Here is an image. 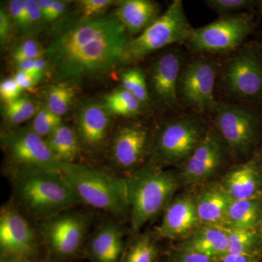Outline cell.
Segmentation results:
<instances>
[{"label":"cell","mask_w":262,"mask_h":262,"mask_svg":"<svg viewBox=\"0 0 262 262\" xmlns=\"http://www.w3.org/2000/svg\"><path fill=\"white\" fill-rule=\"evenodd\" d=\"M129 40L115 15L69 18L52 29L43 58L57 79L79 83L121 64Z\"/></svg>","instance_id":"obj_1"},{"label":"cell","mask_w":262,"mask_h":262,"mask_svg":"<svg viewBox=\"0 0 262 262\" xmlns=\"http://www.w3.org/2000/svg\"><path fill=\"white\" fill-rule=\"evenodd\" d=\"M13 190L11 201L33 223L82 203L60 170L5 168Z\"/></svg>","instance_id":"obj_2"},{"label":"cell","mask_w":262,"mask_h":262,"mask_svg":"<svg viewBox=\"0 0 262 262\" xmlns=\"http://www.w3.org/2000/svg\"><path fill=\"white\" fill-rule=\"evenodd\" d=\"M81 203L117 219L130 214L126 180L112 170L80 163L58 165Z\"/></svg>","instance_id":"obj_3"},{"label":"cell","mask_w":262,"mask_h":262,"mask_svg":"<svg viewBox=\"0 0 262 262\" xmlns=\"http://www.w3.org/2000/svg\"><path fill=\"white\" fill-rule=\"evenodd\" d=\"M125 178L131 228L137 232L167 207L178 188V178L151 160Z\"/></svg>","instance_id":"obj_4"},{"label":"cell","mask_w":262,"mask_h":262,"mask_svg":"<svg viewBox=\"0 0 262 262\" xmlns=\"http://www.w3.org/2000/svg\"><path fill=\"white\" fill-rule=\"evenodd\" d=\"M93 225L91 213L75 208L34 224L43 253L53 262H72L84 258V247Z\"/></svg>","instance_id":"obj_5"},{"label":"cell","mask_w":262,"mask_h":262,"mask_svg":"<svg viewBox=\"0 0 262 262\" xmlns=\"http://www.w3.org/2000/svg\"><path fill=\"white\" fill-rule=\"evenodd\" d=\"M192 30L182 1L174 0L154 23L130 39L124 49L121 64L136 63L170 45L187 42Z\"/></svg>","instance_id":"obj_6"},{"label":"cell","mask_w":262,"mask_h":262,"mask_svg":"<svg viewBox=\"0 0 262 262\" xmlns=\"http://www.w3.org/2000/svg\"><path fill=\"white\" fill-rule=\"evenodd\" d=\"M0 145L6 168H39L59 170L60 162L52 153L46 139L30 126L8 128L1 133Z\"/></svg>","instance_id":"obj_7"},{"label":"cell","mask_w":262,"mask_h":262,"mask_svg":"<svg viewBox=\"0 0 262 262\" xmlns=\"http://www.w3.org/2000/svg\"><path fill=\"white\" fill-rule=\"evenodd\" d=\"M205 133L201 124L189 117L165 122L152 139L150 160L161 166L186 161Z\"/></svg>","instance_id":"obj_8"},{"label":"cell","mask_w":262,"mask_h":262,"mask_svg":"<svg viewBox=\"0 0 262 262\" xmlns=\"http://www.w3.org/2000/svg\"><path fill=\"white\" fill-rule=\"evenodd\" d=\"M253 27V18L249 13L225 15L193 29L187 42L195 52L227 53L238 48L252 32Z\"/></svg>","instance_id":"obj_9"},{"label":"cell","mask_w":262,"mask_h":262,"mask_svg":"<svg viewBox=\"0 0 262 262\" xmlns=\"http://www.w3.org/2000/svg\"><path fill=\"white\" fill-rule=\"evenodd\" d=\"M42 246L35 225L11 200L0 208V256L41 257Z\"/></svg>","instance_id":"obj_10"},{"label":"cell","mask_w":262,"mask_h":262,"mask_svg":"<svg viewBox=\"0 0 262 262\" xmlns=\"http://www.w3.org/2000/svg\"><path fill=\"white\" fill-rule=\"evenodd\" d=\"M151 143L149 130L141 124L131 122L119 127L110 142L112 170L120 172L119 176L123 174L124 178L134 173L144 165V160L151 153Z\"/></svg>","instance_id":"obj_11"},{"label":"cell","mask_w":262,"mask_h":262,"mask_svg":"<svg viewBox=\"0 0 262 262\" xmlns=\"http://www.w3.org/2000/svg\"><path fill=\"white\" fill-rule=\"evenodd\" d=\"M227 91L250 101L262 99V54L256 48L241 50L227 63L224 73Z\"/></svg>","instance_id":"obj_12"},{"label":"cell","mask_w":262,"mask_h":262,"mask_svg":"<svg viewBox=\"0 0 262 262\" xmlns=\"http://www.w3.org/2000/svg\"><path fill=\"white\" fill-rule=\"evenodd\" d=\"M215 126L229 149L237 154L250 151L257 140L260 120L256 114L228 104L215 107Z\"/></svg>","instance_id":"obj_13"},{"label":"cell","mask_w":262,"mask_h":262,"mask_svg":"<svg viewBox=\"0 0 262 262\" xmlns=\"http://www.w3.org/2000/svg\"><path fill=\"white\" fill-rule=\"evenodd\" d=\"M217 68L215 62L198 58L186 66L179 79V92L189 106L203 112L213 107Z\"/></svg>","instance_id":"obj_14"},{"label":"cell","mask_w":262,"mask_h":262,"mask_svg":"<svg viewBox=\"0 0 262 262\" xmlns=\"http://www.w3.org/2000/svg\"><path fill=\"white\" fill-rule=\"evenodd\" d=\"M182 56L172 50L163 53L151 66L148 87L150 98L162 107L173 108L178 103Z\"/></svg>","instance_id":"obj_15"},{"label":"cell","mask_w":262,"mask_h":262,"mask_svg":"<svg viewBox=\"0 0 262 262\" xmlns=\"http://www.w3.org/2000/svg\"><path fill=\"white\" fill-rule=\"evenodd\" d=\"M225 143L219 133L206 131L195 149L186 160L182 178L189 184L208 180L223 163Z\"/></svg>","instance_id":"obj_16"},{"label":"cell","mask_w":262,"mask_h":262,"mask_svg":"<svg viewBox=\"0 0 262 262\" xmlns=\"http://www.w3.org/2000/svg\"><path fill=\"white\" fill-rule=\"evenodd\" d=\"M111 125L112 115L103 103L84 104L77 113L75 129L82 150L93 154L104 150Z\"/></svg>","instance_id":"obj_17"},{"label":"cell","mask_w":262,"mask_h":262,"mask_svg":"<svg viewBox=\"0 0 262 262\" xmlns=\"http://www.w3.org/2000/svg\"><path fill=\"white\" fill-rule=\"evenodd\" d=\"M125 229L118 221L103 220L90 234L84 247V258L91 262H122Z\"/></svg>","instance_id":"obj_18"},{"label":"cell","mask_w":262,"mask_h":262,"mask_svg":"<svg viewBox=\"0 0 262 262\" xmlns=\"http://www.w3.org/2000/svg\"><path fill=\"white\" fill-rule=\"evenodd\" d=\"M200 223L195 201L191 196L183 195L167 206L157 232L165 238H179L192 232Z\"/></svg>","instance_id":"obj_19"},{"label":"cell","mask_w":262,"mask_h":262,"mask_svg":"<svg viewBox=\"0 0 262 262\" xmlns=\"http://www.w3.org/2000/svg\"><path fill=\"white\" fill-rule=\"evenodd\" d=\"M128 37L141 34L159 18L160 8L151 0H122L117 3L115 13Z\"/></svg>","instance_id":"obj_20"},{"label":"cell","mask_w":262,"mask_h":262,"mask_svg":"<svg viewBox=\"0 0 262 262\" xmlns=\"http://www.w3.org/2000/svg\"><path fill=\"white\" fill-rule=\"evenodd\" d=\"M222 187L233 201L262 195V173L256 160H250L232 169Z\"/></svg>","instance_id":"obj_21"},{"label":"cell","mask_w":262,"mask_h":262,"mask_svg":"<svg viewBox=\"0 0 262 262\" xmlns=\"http://www.w3.org/2000/svg\"><path fill=\"white\" fill-rule=\"evenodd\" d=\"M227 248L228 237L225 227L206 225L191 234L182 250L194 251L218 260L227 254Z\"/></svg>","instance_id":"obj_22"},{"label":"cell","mask_w":262,"mask_h":262,"mask_svg":"<svg viewBox=\"0 0 262 262\" xmlns=\"http://www.w3.org/2000/svg\"><path fill=\"white\" fill-rule=\"evenodd\" d=\"M232 201L222 185L202 191L195 201L200 222L225 227L227 211Z\"/></svg>","instance_id":"obj_23"},{"label":"cell","mask_w":262,"mask_h":262,"mask_svg":"<svg viewBox=\"0 0 262 262\" xmlns=\"http://www.w3.org/2000/svg\"><path fill=\"white\" fill-rule=\"evenodd\" d=\"M262 224V195L232 201L227 211L225 227L257 230Z\"/></svg>","instance_id":"obj_24"},{"label":"cell","mask_w":262,"mask_h":262,"mask_svg":"<svg viewBox=\"0 0 262 262\" xmlns=\"http://www.w3.org/2000/svg\"><path fill=\"white\" fill-rule=\"evenodd\" d=\"M55 158L61 163H77L82 151L75 129L62 123L46 139Z\"/></svg>","instance_id":"obj_25"},{"label":"cell","mask_w":262,"mask_h":262,"mask_svg":"<svg viewBox=\"0 0 262 262\" xmlns=\"http://www.w3.org/2000/svg\"><path fill=\"white\" fill-rule=\"evenodd\" d=\"M103 103L111 115L121 117L136 116L143 107L142 103L123 87L106 95Z\"/></svg>","instance_id":"obj_26"},{"label":"cell","mask_w":262,"mask_h":262,"mask_svg":"<svg viewBox=\"0 0 262 262\" xmlns=\"http://www.w3.org/2000/svg\"><path fill=\"white\" fill-rule=\"evenodd\" d=\"M225 227L228 237L227 254L258 256L259 238L257 230Z\"/></svg>","instance_id":"obj_27"},{"label":"cell","mask_w":262,"mask_h":262,"mask_svg":"<svg viewBox=\"0 0 262 262\" xmlns=\"http://www.w3.org/2000/svg\"><path fill=\"white\" fill-rule=\"evenodd\" d=\"M37 111V106L32 99L20 97L11 102L4 103L3 117L8 128H13L35 116Z\"/></svg>","instance_id":"obj_28"},{"label":"cell","mask_w":262,"mask_h":262,"mask_svg":"<svg viewBox=\"0 0 262 262\" xmlns=\"http://www.w3.org/2000/svg\"><path fill=\"white\" fill-rule=\"evenodd\" d=\"M75 96V90L71 84H53L46 92V106L52 113L61 117L68 111Z\"/></svg>","instance_id":"obj_29"},{"label":"cell","mask_w":262,"mask_h":262,"mask_svg":"<svg viewBox=\"0 0 262 262\" xmlns=\"http://www.w3.org/2000/svg\"><path fill=\"white\" fill-rule=\"evenodd\" d=\"M158 256L154 241L147 234H141L130 245L122 262H155Z\"/></svg>","instance_id":"obj_30"},{"label":"cell","mask_w":262,"mask_h":262,"mask_svg":"<svg viewBox=\"0 0 262 262\" xmlns=\"http://www.w3.org/2000/svg\"><path fill=\"white\" fill-rule=\"evenodd\" d=\"M120 80L122 87L134 95L143 106L148 105L151 98L147 80L142 71L136 68L128 69L122 72Z\"/></svg>","instance_id":"obj_31"},{"label":"cell","mask_w":262,"mask_h":262,"mask_svg":"<svg viewBox=\"0 0 262 262\" xmlns=\"http://www.w3.org/2000/svg\"><path fill=\"white\" fill-rule=\"evenodd\" d=\"M43 22L39 1L26 0L25 10L22 23L18 29L24 37H31Z\"/></svg>","instance_id":"obj_32"},{"label":"cell","mask_w":262,"mask_h":262,"mask_svg":"<svg viewBox=\"0 0 262 262\" xmlns=\"http://www.w3.org/2000/svg\"><path fill=\"white\" fill-rule=\"evenodd\" d=\"M63 122H62L61 117L52 113L46 106L38 108L37 113L34 117V120L30 127L34 132L37 133L38 135L43 138H47Z\"/></svg>","instance_id":"obj_33"},{"label":"cell","mask_w":262,"mask_h":262,"mask_svg":"<svg viewBox=\"0 0 262 262\" xmlns=\"http://www.w3.org/2000/svg\"><path fill=\"white\" fill-rule=\"evenodd\" d=\"M205 3L211 10L223 16L237 14L256 5V1L253 0H208Z\"/></svg>","instance_id":"obj_34"},{"label":"cell","mask_w":262,"mask_h":262,"mask_svg":"<svg viewBox=\"0 0 262 262\" xmlns=\"http://www.w3.org/2000/svg\"><path fill=\"white\" fill-rule=\"evenodd\" d=\"M45 48L33 39H26L13 50L12 60L15 64L44 56Z\"/></svg>","instance_id":"obj_35"},{"label":"cell","mask_w":262,"mask_h":262,"mask_svg":"<svg viewBox=\"0 0 262 262\" xmlns=\"http://www.w3.org/2000/svg\"><path fill=\"white\" fill-rule=\"evenodd\" d=\"M42 12L43 22L56 21L64 13L67 8V2L54 0H39Z\"/></svg>","instance_id":"obj_36"},{"label":"cell","mask_w":262,"mask_h":262,"mask_svg":"<svg viewBox=\"0 0 262 262\" xmlns=\"http://www.w3.org/2000/svg\"><path fill=\"white\" fill-rule=\"evenodd\" d=\"M80 6L81 17L84 18H93L101 16L113 4L112 0H82L78 2Z\"/></svg>","instance_id":"obj_37"},{"label":"cell","mask_w":262,"mask_h":262,"mask_svg":"<svg viewBox=\"0 0 262 262\" xmlns=\"http://www.w3.org/2000/svg\"><path fill=\"white\" fill-rule=\"evenodd\" d=\"M22 91L13 77L5 79L0 83V97L4 103L18 99Z\"/></svg>","instance_id":"obj_38"},{"label":"cell","mask_w":262,"mask_h":262,"mask_svg":"<svg viewBox=\"0 0 262 262\" xmlns=\"http://www.w3.org/2000/svg\"><path fill=\"white\" fill-rule=\"evenodd\" d=\"M175 262H216L217 260L194 251L181 250L176 253Z\"/></svg>","instance_id":"obj_39"},{"label":"cell","mask_w":262,"mask_h":262,"mask_svg":"<svg viewBox=\"0 0 262 262\" xmlns=\"http://www.w3.org/2000/svg\"><path fill=\"white\" fill-rule=\"evenodd\" d=\"M13 23L9 13L1 8L0 10V42L5 45L9 39Z\"/></svg>","instance_id":"obj_40"},{"label":"cell","mask_w":262,"mask_h":262,"mask_svg":"<svg viewBox=\"0 0 262 262\" xmlns=\"http://www.w3.org/2000/svg\"><path fill=\"white\" fill-rule=\"evenodd\" d=\"M26 0H12L9 3V15L13 24L20 27L25 10Z\"/></svg>","instance_id":"obj_41"},{"label":"cell","mask_w":262,"mask_h":262,"mask_svg":"<svg viewBox=\"0 0 262 262\" xmlns=\"http://www.w3.org/2000/svg\"><path fill=\"white\" fill-rule=\"evenodd\" d=\"M13 78L16 81L19 87L23 91L24 90L32 89L39 82V81L32 75L25 73V72H18V71H17Z\"/></svg>","instance_id":"obj_42"},{"label":"cell","mask_w":262,"mask_h":262,"mask_svg":"<svg viewBox=\"0 0 262 262\" xmlns=\"http://www.w3.org/2000/svg\"><path fill=\"white\" fill-rule=\"evenodd\" d=\"M16 69L18 72H25V73L32 75L34 78L37 79L39 82L42 79L43 76L41 75L36 70L34 60H29V61L19 63L16 64Z\"/></svg>","instance_id":"obj_43"},{"label":"cell","mask_w":262,"mask_h":262,"mask_svg":"<svg viewBox=\"0 0 262 262\" xmlns=\"http://www.w3.org/2000/svg\"><path fill=\"white\" fill-rule=\"evenodd\" d=\"M256 256L253 255L226 254L216 262H254Z\"/></svg>","instance_id":"obj_44"},{"label":"cell","mask_w":262,"mask_h":262,"mask_svg":"<svg viewBox=\"0 0 262 262\" xmlns=\"http://www.w3.org/2000/svg\"><path fill=\"white\" fill-rule=\"evenodd\" d=\"M15 262H53L49 258L43 256V257L34 258H18Z\"/></svg>","instance_id":"obj_45"},{"label":"cell","mask_w":262,"mask_h":262,"mask_svg":"<svg viewBox=\"0 0 262 262\" xmlns=\"http://www.w3.org/2000/svg\"><path fill=\"white\" fill-rule=\"evenodd\" d=\"M259 245H258V256H262V224L259 228L257 229Z\"/></svg>","instance_id":"obj_46"},{"label":"cell","mask_w":262,"mask_h":262,"mask_svg":"<svg viewBox=\"0 0 262 262\" xmlns=\"http://www.w3.org/2000/svg\"><path fill=\"white\" fill-rule=\"evenodd\" d=\"M17 259H18V258L6 256H0V262H15Z\"/></svg>","instance_id":"obj_47"},{"label":"cell","mask_w":262,"mask_h":262,"mask_svg":"<svg viewBox=\"0 0 262 262\" xmlns=\"http://www.w3.org/2000/svg\"><path fill=\"white\" fill-rule=\"evenodd\" d=\"M257 163L258 165H259V168L261 169L262 173V146L260 148L259 151H258V159Z\"/></svg>","instance_id":"obj_48"},{"label":"cell","mask_w":262,"mask_h":262,"mask_svg":"<svg viewBox=\"0 0 262 262\" xmlns=\"http://www.w3.org/2000/svg\"><path fill=\"white\" fill-rule=\"evenodd\" d=\"M256 7H257L258 11L262 14V0H259V1H256Z\"/></svg>","instance_id":"obj_49"}]
</instances>
